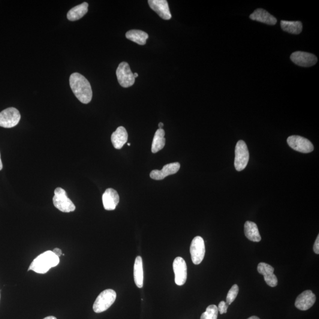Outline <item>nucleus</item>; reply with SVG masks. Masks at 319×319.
<instances>
[{
  "label": "nucleus",
  "mask_w": 319,
  "mask_h": 319,
  "mask_svg": "<svg viewBox=\"0 0 319 319\" xmlns=\"http://www.w3.org/2000/svg\"><path fill=\"white\" fill-rule=\"evenodd\" d=\"M72 92L80 102L87 104L91 101L92 90L88 80L79 73H74L69 78Z\"/></svg>",
  "instance_id": "f257e3e1"
},
{
  "label": "nucleus",
  "mask_w": 319,
  "mask_h": 319,
  "mask_svg": "<svg viewBox=\"0 0 319 319\" xmlns=\"http://www.w3.org/2000/svg\"><path fill=\"white\" fill-rule=\"evenodd\" d=\"M59 263V257L52 251H47L39 255L33 260L28 271L32 270L39 274H45L49 272L51 268L58 266Z\"/></svg>",
  "instance_id": "f03ea898"
},
{
  "label": "nucleus",
  "mask_w": 319,
  "mask_h": 319,
  "mask_svg": "<svg viewBox=\"0 0 319 319\" xmlns=\"http://www.w3.org/2000/svg\"><path fill=\"white\" fill-rule=\"evenodd\" d=\"M116 298V292L112 289H107L101 292L96 298L93 310L96 314L106 311L115 302Z\"/></svg>",
  "instance_id": "7ed1b4c3"
},
{
  "label": "nucleus",
  "mask_w": 319,
  "mask_h": 319,
  "mask_svg": "<svg viewBox=\"0 0 319 319\" xmlns=\"http://www.w3.org/2000/svg\"><path fill=\"white\" fill-rule=\"evenodd\" d=\"M55 196L53 198L54 206L60 211L69 213L74 211L75 210V204L68 197L66 191L61 188L55 189Z\"/></svg>",
  "instance_id": "20e7f679"
},
{
  "label": "nucleus",
  "mask_w": 319,
  "mask_h": 319,
  "mask_svg": "<svg viewBox=\"0 0 319 319\" xmlns=\"http://www.w3.org/2000/svg\"><path fill=\"white\" fill-rule=\"evenodd\" d=\"M249 159V153L247 146L243 140H239L236 147V158L234 165L237 171H242L247 165Z\"/></svg>",
  "instance_id": "39448f33"
},
{
  "label": "nucleus",
  "mask_w": 319,
  "mask_h": 319,
  "mask_svg": "<svg viewBox=\"0 0 319 319\" xmlns=\"http://www.w3.org/2000/svg\"><path fill=\"white\" fill-rule=\"evenodd\" d=\"M21 119L19 110L13 107L8 108L0 113V127L10 128L15 127Z\"/></svg>",
  "instance_id": "423d86ee"
},
{
  "label": "nucleus",
  "mask_w": 319,
  "mask_h": 319,
  "mask_svg": "<svg viewBox=\"0 0 319 319\" xmlns=\"http://www.w3.org/2000/svg\"><path fill=\"white\" fill-rule=\"evenodd\" d=\"M116 75L120 85L128 88L134 85L135 78L127 62H121L117 69Z\"/></svg>",
  "instance_id": "0eeeda50"
},
{
  "label": "nucleus",
  "mask_w": 319,
  "mask_h": 319,
  "mask_svg": "<svg viewBox=\"0 0 319 319\" xmlns=\"http://www.w3.org/2000/svg\"><path fill=\"white\" fill-rule=\"evenodd\" d=\"M190 252L193 263L200 264L205 255V245L202 238L199 236L194 238L191 243Z\"/></svg>",
  "instance_id": "6e6552de"
},
{
  "label": "nucleus",
  "mask_w": 319,
  "mask_h": 319,
  "mask_svg": "<svg viewBox=\"0 0 319 319\" xmlns=\"http://www.w3.org/2000/svg\"><path fill=\"white\" fill-rule=\"evenodd\" d=\"M287 143L296 151L309 153L314 151V147L312 143L307 138L299 136V135H291L287 138Z\"/></svg>",
  "instance_id": "1a4fd4ad"
},
{
  "label": "nucleus",
  "mask_w": 319,
  "mask_h": 319,
  "mask_svg": "<svg viewBox=\"0 0 319 319\" xmlns=\"http://www.w3.org/2000/svg\"><path fill=\"white\" fill-rule=\"evenodd\" d=\"M173 267L176 284L178 285H184L188 276L187 265L184 259L180 257L176 258Z\"/></svg>",
  "instance_id": "9d476101"
},
{
  "label": "nucleus",
  "mask_w": 319,
  "mask_h": 319,
  "mask_svg": "<svg viewBox=\"0 0 319 319\" xmlns=\"http://www.w3.org/2000/svg\"><path fill=\"white\" fill-rule=\"evenodd\" d=\"M290 59L295 64L302 67H311L318 62L317 57L314 54L300 51L292 53Z\"/></svg>",
  "instance_id": "9b49d317"
},
{
  "label": "nucleus",
  "mask_w": 319,
  "mask_h": 319,
  "mask_svg": "<svg viewBox=\"0 0 319 319\" xmlns=\"http://www.w3.org/2000/svg\"><path fill=\"white\" fill-rule=\"evenodd\" d=\"M317 297L311 290H306L297 297L295 306L300 311H305L311 309L316 302Z\"/></svg>",
  "instance_id": "f8f14e48"
},
{
  "label": "nucleus",
  "mask_w": 319,
  "mask_h": 319,
  "mask_svg": "<svg viewBox=\"0 0 319 319\" xmlns=\"http://www.w3.org/2000/svg\"><path fill=\"white\" fill-rule=\"evenodd\" d=\"M257 270L260 275L264 276V280L269 286L275 287L278 285V279L274 274L275 269L272 266L265 263H260L258 265Z\"/></svg>",
  "instance_id": "ddd939ff"
},
{
  "label": "nucleus",
  "mask_w": 319,
  "mask_h": 319,
  "mask_svg": "<svg viewBox=\"0 0 319 319\" xmlns=\"http://www.w3.org/2000/svg\"><path fill=\"white\" fill-rule=\"evenodd\" d=\"M180 168L179 162H172V163L165 165L161 170H154L150 174L152 179L156 180L164 179L167 176L176 174Z\"/></svg>",
  "instance_id": "4468645a"
},
{
  "label": "nucleus",
  "mask_w": 319,
  "mask_h": 319,
  "mask_svg": "<svg viewBox=\"0 0 319 319\" xmlns=\"http://www.w3.org/2000/svg\"><path fill=\"white\" fill-rule=\"evenodd\" d=\"M148 2L150 8L162 19L167 20L171 19V14L166 0H149Z\"/></svg>",
  "instance_id": "2eb2a0df"
},
{
  "label": "nucleus",
  "mask_w": 319,
  "mask_h": 319,
  "mask_svg": "<svg viewBox=\"0 0 319 319\" xmlns=\"http://www.w3.org/2000/svg\"><path fill=\"white\" fill-rule=\"evenodd\" d=\"M120 197L118 193L112 188L107 189L102 195V202L105 210L115 209L118 205Z\"/></svg>",
  "instance_id": "dca6fc26"
},
{
  "label": "nucleus",
  "mask_w": 319,
  "mask_h": 319,
  "mask_svg": "<svg viewBox=\"0 0 319 319\" xmlns=\"http://www.w3.org/2000/svg\"><path fill=\"white\" fill-rule=\"evenodd\" d=\"M249 18L252 20L272 26L275 25L278 22L275 17L270 14L269 12L262 8L257 9L253 13L250 15Z\"/></svg>",
  "instance_id": "f3484780"
},
{
  "label": "nucleus",
  "mask_w": 319,
  "mask_h": 319,
  "mask_svg": "<svg viewBox=\"0 0 319 319\" xmlns=\"http://www.w3.org/2000/svg\"><path fill=\"white\" fill-rule=\"evenodd\" d=\"M128 133L127 130L124 127H119L111 135V142L114 148L116 149H121L127 142Z\"/></svg>",
  "instance_id": "a211bd4d"
},
{
  "label": "nucleus",
  "mask_w": 319,
  "mask_h": 319,
  "mask_svg": "<svg viewBox=\"0 0 319 319\" xmlns=\"http://www.w3.org/2000/svg\"><path fill=\"white\" fill-rule=\"evenodd\" d=\"M88 3L84 2L72 8L67 14L68 19L72 22L80 19L88 13Z\"/></svg>",
  "instance_id": "6ab92c4d"
},
{
  "label": "nucleus",
  "mask_w": 319,
  "mask_h": 319,
  "mask_svg": "<svg viewBox=\"0 0 319 319\" xmlns=\"http://www.w3.org/2000/svg\"><path fill=\"white\" fill-rule=\"evenodd\" d=\"M134 279L135 284L138 288L143 287L144 272L142 258L140 256L135 258L134 266Z\"/></svg>",
  "instance_id": "aec40b11"
},
{
  "label": "nucleus",
  "mask_w": 319,
  "mask_h": 319,
  "mask_svg": "<svg viewBox=\"0 0 319 319\" xmlns=\"http://www.w3.org/2000/svg\"><path fill=\"white\" fill-rule=\"evenodd\" d=\"M244 232L246 238L252 242H260L261 237L259 233L257 224L253 222L246 221L244 225Z\"/></svg>",
  "instance_id": "412c9836"
},
{
  "label": "nucleus",
  "mask_w": 319,
  "mask_h": 319,
  "mask_svg": "<svg viewBox=\"0 0 319 319\" xmlns=\"http://www.w3.org/2000/svg\"><path fill=\"white\" fill-rule=\"evenodd\" d=\"M165 132L163 129H158L153 138L152 152L156 153L164 148L165 144Z\"/></svg>",
  "instance_id": "4be33fe9"
},
{
  "label": "nucleus",
  "mask_w": 319,
  "mask_h": 319,
  "mask_svg": "<svg viewBox=\"0 0 319 319\" xmlns=\"http://www.w3.org/2000/svg\"><path fill=\"white\" fill-rule=\"evenodd\" d=\"M126 38L129 40L135 42L140 45H144L149 38L147 33L139 30H131L126 33Z\"/></svg>",
  "instance_id": "5701e85b"
},
{
  "label": "nucleus",
  "mask_w": 319,
  "mask_h": 319,
  "mask_svg": "<svg viewBox=\"0 0 319 319\" xmlns=\"http://www.w3.org/2000/svg\"><path fill=\"white\" fill-rule=\"evenodd\" d=\"M281 27L282 31L291 34L299 35L302 31V23L299 21L296 22H289V21H281Z\"/></svg>",
  "instance_id": "b1692460"
},
{
  "label": "nucleus",
  "mask_w": 319,
  "mask_h": 319,
  "mask_svg": "<svg viewBox=\"0 0 319 319\" xmlns=\"http://www.w3.org/2000/svg\"><path fill=\"white\" fill-rule=\"evenodd\" d=\"M218 312L217 306L210 305L207 307L206 312L201 315L200 319H217Z\"/></svg>",
  "instance_id": "393cba45"
},
{
  "label": "nucleus",
  "mask_w": 319,
  "mask_h": 319,
  "mask_svg": "<svg viewBox=\"0 0 319 319\" xmlns=\"http://www.w3.org/2000/svg\"><path fill=\"white\" fill-rule=\"evenodd\" d=\"M239 293V286H238V285L237 284H234L233 286L231 287L230 291H228V293L227 294V302L226 303H227L228 305H230L234 302V301L236 300Z\"/></svg>",
  "instance_id": "a878e982"
},
{
  "label": "nucleus",
  "mask_w": 319,
  "mask_h": 319,
  "mask_svg": "<svg viewBox=\"0 0 319 319\" xmlns=\"http://www.w3.org/2000/svg\"><path fill=\"white\" fill-rule=\"evenodd\" d=\"M228 306L229 305H227V303L224 302V301H222V302L219 304L218 309V312L220 313V314L223 315L227 312Z\"/></svg>",
  "instance_id": "bb28decb"
},
{
  "label": "nucleus",
  "mask_w": 319,
  "mask_h": 319,
  "mask_svg": "<svg viewBox=\"0 0 319 319\" xmlns=\"http://www.w3.org/2000/svg\"><path fill=\"white\" fill-rule=\"evenodd\" d=\"M314 251L316 254H319V235L315 242V244L314 246Z\"/></svg>",
  "instance_id": "cd10ccee"
},
{
  "label": "nucleus",
  "mask_w": 319,
  "mask_h": 319,
  "mask_svg": "<svg viewBox=\"0 0 319 319\" xmlns=\"http://www.w3.org/2000/svg\"><path fill=\"white\" fill-rule=\"evenodd\" d=\"M54 254H55L56 256H58V257H60V256H61L62 254V252L61 249L59 248H55L53 249L52 251Z\"/></svg>",
  "instance_id": "c85d7f7f"
},
{
  "label": "nucleus",
  "mask_w": 319,
  "mask_h": 319,
  "mask_svg": "<svg viewBox=\"0 0 319 319\" xmlns=\"http://www.w3.org/2000/svg\"><path fill=\"white\" fill-rule=\"evenodd\" d=\"M3 165L2 163L1 159V154H0V170L2 169Z\"/></svg>",
  "instance_id": "c756f323"
},
{
  "label": "nucleus",
  "mask_w": 319,
  "mask_h": 319,
  "mask_svg": "<svg viewBox=\"0 0 319 319\" xmlns=\"http://www.w3.org/2000/svg\"><path fill=\"white\" fill-rule=\"evenodd\" d=\"M164 124L162 122H160L159 124V129H162V127H163Z\"/></svg>",
  "instance_id": "7c9ffc66"
},
{
  "label": "nucleus",
  "mask_w": 319,
  "mask_h": 319,
  "mask_svg": "<svg viewBox=\"0 0 319 319\" xmlns=\"http://www.w3.org/2000/svg\"><path fill=\"white\" fill-rule=\"evenodd\" d=\"M43 319H57V318L54 317H48Z\"/></svg>",
  "instance_id": "2f4dec72"
},
{
  "label": "nucleus",
  "mask_w": 319,
  "mask_h": 319,
  "mask_svg": "<svg viewBox=\"0 0 319 319\" xmlns=\"http://www.w3.org/2000/svg\"><path fill=\"white\" fill-rule=\"evenodd\" d=\"M248 319H260V318H258L257 317H251L250 318H249Z\"/></svg>",
  "instance_id": "473e14b6"
},
{
  "label": "nucleus",
  "mask_w": 319,
  "mask_h": 319,
  "mask_svg": "<svg viewBox=\"0 0 319 319\" xmlns=\"http://www.w3.org/2000/svg\"><path fill=\"white\" fill-rule=\"evenodd\" d=\"M134 77L135 78H137L138 77V74L137 73L134 74Z\"/></svg>",
  "instance_id": "72a5a7b5"
},
{
  "label": "nucleus",
  "mask_w": 319,
  "mask_h": 319,
  "mask_svg": "<svg viewBox=\"0 0 319 319\" xmlns=\"http://www.w3.org/2000/svg\"><path fill=\"white\" fill-rule=\"evenodd\" d=\"M128 146H130V144L128 143Z\"/></svg>",
  "instance_id": "f704fd0d"
}]
</instances>
